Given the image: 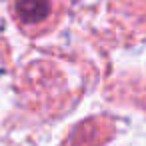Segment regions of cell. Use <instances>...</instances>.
<instances>
[{
  "mask_svg": "<svg viewBox=\"0 0 146 146\" xmlns=\"http://www.w3.org/2000/svg\"><path fill=\"white\" fill-rule=\"evenodd\" d=\"M50 0H14V12L24 24H38L50 14Z\"/></svg>",
  "mask_w": 146,
  "mask_h": 146,
  "instance_id": "1",
  "label": "cell"
}]
</instances>
